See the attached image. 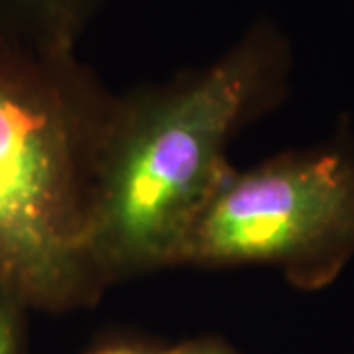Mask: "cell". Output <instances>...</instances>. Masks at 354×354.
Wrapping results in <instances>:
<instances>
[{
    "mask_svg": "<svg viewBox=\"0 0 354 354\" xmlns=\"http://www.w3.org/2000/svg\"><path fill=\"white\" fill-rule=\"evenodd\" d=\"M291 73L288 34L260 18L213 62L116 95L91 239L106 290L176 268L228 146L288 99Z\"/></svg>",
    "mask_w": 354,
    "mask_h": 354,
    "instance_id": "obj_1",
    "label": "cell"
},
{
    "mask_svg": "<svg viewBox=\"0 0 354 354\" xmlns=\"http://www.w3.org/2000/svg\"><path fill=\"white\" fill-rule=\"evenodd\" d=\"M116 95L77 51L0 39V290L28 311L88 309L109 291L91 239Z\"/></svg>",
    "mask_w": 354,
    "mask_h": 354,
    "instance_id": "obj_2",
    "label": "cell"
},
{
    "mask_svg": "<svg viewBox=\"0 0 354 354\" xmlns=\"http://www.w3.org/2000/svg\"><path fill=\"white\" fill-rule=\"evenodd\" d=\"M354 258V136L228 169L193 223L176 268H276L291 288H329Z\"/></svg>",
    "mask_w": 354,
    "mask_h": 354,
    "instance_id": "obj_3",
    "label": "cell"
},
{
    "mask_svg": "<svg viewBox=\"0 0 354 354\" xmlns=\"http://www.w3.org/2000/svg\"><path fill=\"white\" fill-rule=\"evenodd\" d=\"M104 0H0V39L44 51H75Z\"/></svg>",
    "mask_w": 354,
    "mask_h": 354,
    "instance_id": "obj_4",
    "label": "cell"
},
{
    "mask_svg": "<svg viewBox=\"0 0 354 354\" xmlns=\"http://www.w3.org/2000/svg\"><path fill=\"white\" fill-rule=\"evenodd\" d=\"M28 309L0 290V354H28Z\"/></svg>",
    "mask_w": 354,
    "mask_h": 354,
    "instance_id": "obj_5",
    "label": "cell"
},
{
    "mask_svg": "<svg viewBox=\"0 0 354 354\" xmlns=\"http://www.w3.org/2000/svg\"><path fill=\"white\" fill-rule=\"evenodd\" d=\"M169 344L138 335H111L93 344L85 354H167Z\"/></svg>",
    "mask_w": 354,
    "mask_h": 354,
    "instance_id": "obj_6",
    "label": "cell"
},
{
    "mask_svg": "<svg viewBox=\"0 0 354 354\" xmlns=\"http://www.w3.org/2000/svg\"><path fill=\"white\" fill-rule=\"evenodd\" d=\"M167 354H241L232 344H228L221 337L203 335L195 339H187L177 344H169Z\"/></svg>",
    "mask_w": 354,
    "mask_h": 354,
    "instance_id": "obj_7",
    "label": "cell"
}]
</instances>
